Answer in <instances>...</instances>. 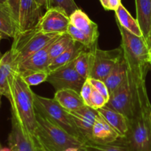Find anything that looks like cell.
<instances>
[{
    "label": "cell",
    "mask_w": 151,
    "mask_h": 151,
    "mask_svg": "<svg viewBox=\"0 0 151 151\" xmlns=\"http://www.w3.org/2000/svg\"><path fill=\"white\" fill-rule=\"evenodd\" d=\"M70 21L64 10L58 7H50L46 10L37 25L38 29L45 33H67Z\"/></svg>",
    "instance_id": "9c48e42d"
},
{
    "label": "cell",
    "mask_w": 151,
    "mask_h": 151,
    "mask_svg": "<svg viewBox=\"0 0 151 151\" xmlns=\"http://www.w3.org/2000/svg\"><path fill=\"white\" fill-rule=\"evenodd\" d=\"M0 151H11L10 147H1Z\"/></svg>",
    "instance_id": "60d3db41"
},
{
    "label": "cell",
    "mask_w": 151,
    "mask_h": 151,
    "mask_svg": "<svg viewBox=\"0 0 151 151\" xmlns=\"http://www.w3.org/2000/svg\"><path fill=\"white\" fill-rule=\"evenodd\" d=\"M67 33L72 37V39L75 41L81 43L83 45L85 46L86 48L92 49L94 46L97 44V43H94L86 34H84L82 31L78 30L72 25L69 23V27L67 29Z\"/></svg>",
    "instance_id": "f1b7e54d"
},
{
    "label": "cell",
    "mask_w": 151,
    "mask_h": 151,
    "mask_svg": "<svg viewBox=\"0 0 151 151\" xmlns=\"http://www.w3.org/2000/svg\"><path fill=\"white\" fill-rule=\"evenodd\" d=\"M36 1L41 8H44L46 10L51 7L50 0H36Z\"/></svg>",
    "instance_id": "e575fe53"
},
{
    "label": "cell",
    "mask_w": 151,
    "mask_h": 151,
    "mask_svg": "<svg viewBox=\"0 0 151 151\" xmlns=\"http://www.w3.org/2000/svg\"><path fill=\"white\" fill-rule=\"evenodd\" d=\"M0 5L7 6V0H0Z\"/></svg>",
    "instance_id": "f35d334b"
},
{
    "label": "cell",
    "mask_w": 151,
    "mask_h": 151,
    "mask_svg": "<svg viewBox=\"0 0 151 151\" xmlns=\"http://www.w3.org/2000/svg\"><path fill=\"white\" fill-rule=\"evenodd\" d=\"M83 147L89 151H131L124 138H119L112 143L105 144L86 142Z\"/></svg>",
    "instance_id": "484cf974"
},
{
    "label": "cell",
    "mask_w": 151,
    "mask_h": 151,
    "mask_svg": "<svg viewBox=\"0 0 151 151\" xmlns=\"http://www.w3.org/2000/svg\"><path fill=\"white\" fill-rule=\"evenodd\" d=\"M10 91L8 100L11 105L12 114L33 137L37 125L34 93L16 71L13 73L10 79Z\"/></svg>",
    "instance_id": "7a4b0ae2"
},
{
    "label": "cell",
    "mask_w": 151,
    "mask_h": 151,
    "mask_svg": "<svg viewBox=\"0 0 151 151\" xmlns=\"http://www.w3.org/2000/svg\"><path fill=\"white\" fill-rule=\"evenodd\" d=\"M128 76V66L123 56L116 63L110 73L109 74L104 82L106 83L109 93H112L118 88Z\"/></svg>",
    "instance_id": "44dd1931"
},
{
    "label": "cell",
    "mask_w": 151,
    "mask_h": 151,
    "mask_svg": "<svg viewBox=\"0 0 151 151\" xmlns=\"http://www.w3.org/2000/svg\"><path fill=\"white\" fill-rule=\"evenodd\" d=\"M92 52L91 49H86L81 52L74 61V67L77 72L85 79L89 78L91 68Z\"/></svg>",
    "instance_id": "d4e9b609"
},
{
    "label": "cell",
    "mask_w": 151,
    "mask_h": 151,
    "mask_svg": "<svg viewBox=\"0 0 151 151\" xmlns=\"http://www.w3.org/2000/svg\"><path fill=\"white\" fill-rule=\"evenodd\" d=\"M70 24L82 31L94 43H97L99 36L98 26L95 22H92L88 15L81 9H77L69 16Z\"/></svg>",
    "instance_id": "2e32d148"
},
{
    "label": "cell",
    "mask_w": 151,
    "mask_h": 151,
    "mask_svg": "<svg viewBox=\"0 0 151 151\" xmlns=\"http://www.w3.org/2000/svg\"><path fill=\"white\" fill-rule=\"evenodd\" d=\"M54 99L67 111H72L86 105L80 93L72 89H61L55 91Z\"/></svg>",
    "instance_id": "d6986e66"
},
{
    "label": "cell",
    "mask_w": 151,
    "mask_h": 151,
    "mask_svg": "<svg viewBox=\"0 0 151 151\" xmlns=\"http://www.w3.org/2000/svg\"><path fill=\"white\" fill-rule=\"evenodd\" d=\"M74 61L66 66L49 73L47 81L53 86L55 91L61 89H72L78 93L81 92L86 79L77 72L74 67Z\"/></svg>",
    "instance_id": "ba28073f"
},
{
    "label": "cell",
    "mask_w": 151,
    "mask_h": 151,
    "mask_svg": "<svg viewBox=\"0 0 151 151\" xmlns=\"http://www.w3.org/2000/svg\"><path fill=\"white\" fill-rule=\"evenodd\" d=\"M116 22L126 30L137 36H143L142 32L137 19H134L131 13L122 4L115 10Z\"/></svg>",
    "instance_id": "603a6c76"
},
{
    "label": "cell",
    "mask_w": 151,
    "mask_h": 151,
    "mask_svg": "<svg viewBox=\"0 0 151 151\" xmlns=\"http://www.w3.org/2000/svg\"><path fill=\"white\" fill-rule=\"evenodd\" d=\"M72 117L75 126L86 142H90L91 139L93 125L98 115V111L89 106L85 105L72 111H68Z\"/></svg>",
    "instance_id": "7c38bea8"
},
{
    "label": "cell",
    "mask_w": 151,
    "mask_h": 151,
    "mask_svg": "<svg viewBox=\"0 0 151 151\" xmlns=\"http://www.w3.org/2000/svg\"><path fill=\"white\" fill-rule=\"evenodd\" d=\"M100 2H101V4L103 5V7H104L106 10H109V0H100Z\"/></svg>",
    "instance_id": "d590c367"
},
{
    "label": "cell",
    "mask_w": 151,
    "mask_h": 151,
    "mask_svg": "<svg viewBox=\"0 0 151 151\" xmlns=\"http://www.w3.org/2000/svg\"><path fill=\"white\" fill-rule=\"evenodd\" d=\"M106 106L122 113L131 121L133 116V98L129 76L116 90L110 93Z\"/></svg>",
    "instance_id": "30bf717a"
},
{
    "label": "cell",
    "mask_w": 151,
    "mask_h": 151,
    "mask_svg": "<svg viewBox=\"0 0 151 151\" xmlns=\"http://www.w3.org/2000/svg\"><path fill=\"white\" fill-rule=\"evenodd\" d=\"M92 60L89 78L104 81L123 56L121 47L111 50L99 49L97 44L91 49Z\"/></svg>",
    "instance_id": "52a82bcc"
},
{
    "label": "cell",
    "mask_w": 151,
    "mask_h": 151,
    "mask_svg": "<svg viewBox=\"0 0 151 151\" xmlns=\"http://www.w3.org/2000/svg\"><path fill=\"white\" fill-rule=\"evenodd\" d=\"M60 35V33H43L37 26L28 30L18 32L13 38L10 48L15 67L16 68L19 64L42 49Z\"/></svg>",
    "instance_id": "5b68a950"
},
{
    "label": "cell",
    "mask_w": 151,
    "mask_h": 151,
    "mask_svg": "<svg viewBox=\"0 0 151 151\" xmlns=\"http://www.w3.org/2000/svg\"><path fill=\"white\" fill-rule=\"evenodd\" d=\"M21 0H7V7L11 13L12 16L19 25V6H20Z\"/></svg>",
    "instance_id": "836d02e7"
},
{
    "label": "cell",
    "mask_w": 151,
    "mask_h": 151,
    "mask_svg": "<svg viewBox=\"0 0 151 151\" xmlns=\"http://www.w3.org/2000/svg\"><path fill=\"white\" fill-rule=\"evenodd\" d=\"M16 71L11 51L7 50L0 59V94L10 98V82L13 73Z\"/></svg>",
    "instance_id": "ac0fdd59"
},
{
    "label": "cell",
    "mask_w": 151,
    "mask_h": 151,
    "mask_svg": "<svg viewBox=\"0 0 151 151\" xmlns=\"http://www.w3.org/2000/svg\"><path fill=\"white\" fill-rule=\"evenodd\" d=\"M93 87L91 84H90L89 81L88 80H86L85 83L83 85L82 88H81L80 94H81V97L83 99L84 102L87 106L90 107V99H91V93H92Z\"/></svg>",
    "instance_id": "d6a6232c"
},
{
    "label": "cell",
    "mask_w": 151,
    "mask_h": 151,
    "mask_svg": "<svg viewBox=\"0 0 151 151\" xmlns=\"http://www.w3.org/2000/svg\"><path fill=\"white\" fill-rule=\"evenodd\" d=\"M86 49H88L78 41H74L70 47L65 50L63 53L54 59L48 67V72H52L55 70L64 67L73 62L78 56V55Z\"/></svg>",
    "instance_id": "ffe728a7"
},
{
    "label": "cell",
    "mask_w": 151,
    "mask_h": 151,
    "mask_svg": "<svg viewBox=\"0 0 151 151\" xmlns=\"http://www.w3.org/2000/svg\"><path fill=\"white\" fill-rule=\"evenodd\" d=\"M146 41H147V45H148L149 47H151V30L150 31V33H149V35L148 36H147V38H146Z\"/></svg>",
    "instance_id": "8d00e7d4"
},
{
    "label": "cell",
    "mask_w": 151,
    "mask_h": 151,
    "mask_svg": "<svg viewBox=\"0 0 151 151\" xmlns=\"http://www.w3.org/2000/svg\"><path fill=\"white\" fill-rule=\"evenodd\" d=\"M34 102L37 113L64 130L71 136L86 142L75 126L69 113L54 99H49L34 93Z\"/></svg>",
    "instance_id": "8992f818"
},
{
    "label": "cell",
    "mask_w": 151,
    "mask_h": 151,
    "mask_svg": "<svg viewBox=\"0 0 151 151\" xmlns=\"http://www.w3.org/2000/svg\"><path fill=\"white\" fill-rule=\"evenodd\" d=\"M119 138L120 136L116 133V130L100 113H98L93 125L91 139L90 142L105 144L112 143Z\"/></svg>",
    "instance_id": "9a60e30c"
},
{
    "label": "cell",
    "mask_w": 151,
    "mask_h": 151,
    "mask_svg": "<svg viewBox=\"0 0 151 151\" xmlns=\"http://www.w3.org/2000/svg\"><path fill=\"white\" fill-rule=\"evenodd\" d=\"M3 38H6V37L4 36L1 33H0V42H1V40ZM1 52H0V59H1Z\"/></svg>",
    "instance_id": "ab89813d"
},
{
    "label": "cell",
    "mask_w": 151,
    "mask_h": 151,
    "mask_svg": "<svg viewBox=\"0 0 151 151\" xmlns=\"http://www.w3.org/2000/svg\"><path fill=\"white\" fill-rule=\"evenodd\" d=\"M107 102V99L93 87L91 99H90V107L97 110L106 106Z\"/></svg>",
    "instance_id": "4dcf8cb0"
},
{
    "label": "cell",
    "mask_w": 151,
    "mask_h": 151,
    "mask_svg": "<svg viewBox=\"0 0 151 151\" xmlns=\"http://www.w3.org/2000/svg\"><path fill=\"white\" fill-rule=\"evenodd\" d=\"M121 34V49L130 76L146 79L149 65V47L143 36H137L117 23Z\"/></svg>",
    "instance_id": "3957f363"
},
{
    "label": "cell",
    "mask_w": 151,
    "mask_h": 151,
    "mask_svg": "<svg viewBox=\"0 0 151 151\" xmlns=\"http://www.w3.org/2000/svg\"><path fill=\"white\" fill-rule=\"evenodd\" d=\"M87 80L89 81V83L91 84V86H92L96 90H97L100 94L103 95V96L107 99L108 102H109V97H110V93H109V89H108L107 86H106V83L103 81H102V80L96 79V78H88Z\"/></svg>",
    "instance_id": "1f68e13d"
},
{
    "label": "cell",
    "mask_w": 151,
    "mask_h": 151,
    "mask_svg": "<svg viewBox=\"0 0 151 151\" xmlns=\"http://www.w3.org/2000/svg\"><path fill=\"white\" fill-rule=\"evenodd\" d=\"M149 62H150V65H151V47H149Z\"/></svg>",
    "instance_id": "b9f144b4"
},
{
    "label": "cell",
    "mask_w": 151,
    "mask_h": 151,
    "mask_svg": "<svg viewBox=\"0 0 151 151\" xmlns=\"http://www.w3.org/2000/svg\"><path fill=\"white\" fill-rule=\"evenodd\" d=\"M97 111L116 130L120 138H125L127 136L130 127V120L125 115L106 105Z\"/></svg>",
    "instance_id": "e0dca14e"
},
{
    "label": "cell",
    "mask_w": 151,
    "mask_h": 151,
    "mask_svg": "<svg viewBox=\"0 0 151 151\" xmlns=\"http://www.w3.org/2000/svg\"><path fill=\"white\" fill-rule=\"evenodd\" d=\"M50 4L51 7H58L64 10L69 16L78 9L74 0H50Z\"/></svg>",
    "instance_id": "f546056e"
},
{
    "label": "cell",
    "mask_w": 151,
    "mask_h": 151,
    "mask_svg": "<svg viewBox=\"0 0 151 151\" xmlns=\"http://www.w3.org/2000/svg\"><path fill=\"white\" fill-rule=\"evenodd\" d=\"M129 76V74H128ZM133 98V116L124 139L131 151H151V104L145 79L129 76Z\"/></svg>",
    "instance_id": "6da1fadb"
},
{
    "label": "cell",
    "mask_w": 151,
    "mask_h": 151,
    "mask_svg": "<svg viewBox=\"0 0 151 151\" xmlns=\"http://www.w3.org/2000/svg\"><path fill=\"white\" fill-rule=\"evenodd\" d=\"M1 96H2V95L0 94V106H1Z\"/></svg>",
    "instance_id": "f6af8a7d"
},
{
    "label": "cell",
    "mask_w": 151,
    "mask_h": 151,
    "mask_svg": "<svg viewBox=\"0 0 151 151\" xmlns=\"http://www.w3.org/2000/svg\"><path fill=\"white\" fill-rule=\"evenodd\" d=\"M37 147H38V151H45V150H43L42 148L39 147L37 146Z\"/></svg>",
    "instance_id": "ee69618b"
},
{
    "label": "cell",
    "mask_w": 151,
    "mask_h": 151,
    "mask_svg": "<svg viewBox=\"0 0 151 151\" xmlns=\"http://www.w3.org/2000/svg\"><path fill=\"white\" fill-rule=\"evenodd\" d=\"M19 32V25L12 16L8 7L0 5V33L6 38H14Z\"/></svg>",
    "instance_id": "cb8c5ba5"
},
{
    "label": "cell",
    "mask_w": 151,
    "mask_h": 151,
    "mask_svg": "<svg viewBox=\"0 0 151 151\" xmlns=\"http://www.w3.org/2000/svg\"><path fill=\"white\" fill-rule=\"evenodd\" d=\"M79 147H68L63 151H78Z\"/></svg>",
    "instance_id": "74e56055"
},
{
    "label": "cell",
    "mask_w": 151,
    "mask_h": 151,
    "mask_svg": "<svg viewBox=\"0 0 151 151\" xmlns=\"http://www.w3.org/2000/svg\"><path fill=\"white\" fill-rule=\"evenodd\" d=\"M73 42L74 40L72 39V37H71L67 33L61 34L60 36L58 37V38L52 43L51 47H50V63H51V62H52L55 58H57L58 56H60L61 53H63L65 50H67Z\"/></svg>",
    "instance_id": "4316f807"
},
{
    "label": "cell",
    "mask_w": 151,
    "mask_h": 151,
    "mask_svg": "<svg viewBox=\"0 0 151 151\" xmlns=\"http://www.w3.org/2000/svg\"><path fill=\"white\" fill-rule=\"evenodd\" d=\"M41 7L36 0H21L19 6V32L35 28L42 17Z\"/></svg>",
    "instance_id": "4fadbf2b"
},
{
    "label": "cell",
    "mask_w": 151,
    "mask_h": 151,
    "mask_svg": "<svg viewBox=\"0 0 151 151\" xmlns=\"http://www.w3.org/2000/svg\"><path fill=\"white\" fill-rule=\"evenodd\" d=\"M1 145H0V150H1Z\"/></svg>",
    "instance_id": "bcb514c9"
},
{
    "label": "cell",
    "mask_w": 151,
    "mask_h": 151,
    "mask_svg": "<svg viewBox=\"0 0 151 151\" xmlns=\"http://www.w3.org/2000/svg\"><path fill=\"white\" fill-rule=\"evenodd\" d=\"M78 151H89V150H88L86 149L83 146H82V147H79Z\"/></svg>",
    "instance_id": "7bdbcfd3"
},
{
    "label": "cell",
    "mask_w": 151,
    "mask_h": 151,
    "mask_svg": "<svg viewBox=\"0 0 151 151\" xmlns=\"http://www.w3.org/2000/svg\"><path fill=\"white\" fill-rule=\"evenodd\" d=\"M58 38V37H57ZM50 41L49 44L38 52L32 54L24 61L21 62L16 66V71L17 73H22L28 70H47L50 63V49L51 44L55 40Z\"/></svg>",
    "instance_id": "5bb4252c"
},
{
    "label": "cell",
    "mask_w": 151,
    "mask_h": 151,
    "mask_svg": "<svg viewBox=\"0 0 151 151\" xmlns=\"http://www.w3.org/2000/svg\"><path fill=\"white\" fill-rule=\"evenodd\" d=\"M19 75L24 81L31 87L47 81L49 72L47 70H28L19 73Z\"/></svg>",
    "instance_id": "83f0119b"
},
{
    "label": "cell",
    "mask_w": 151,
    "mask_h": 151,
    "mask_svg": "<svg viewBox=\"0 0 151 151\" xmlns=\"http://www.w3.org/2000/svg\"><path fill=\"white\" fill-rule=\"evenodd\" d=\"M37 125L33 134L36 145L45 151H63L68 147H81L86 142L53 124L36 112Z\"/></svg>",
    "instance_id": "277c9868"
},
{
    "label": "cell",
    "mask_w": 151,
    "mask_h": 151,
    "mask_svg": "<svg viewBox=\"0 0 151 151\" xmlns=\"http://www.w3.org/2000/svg\"><path fill=\"white\" fill-rule=\"evenodd\" d=\"M137 7V20L147 38L151 30V0H135Z\"/></svg>",
    "instance_id": "7402d4cb"
},
{
    "label": "cell",
    "mask_w": 151,
    "mask_h": 151,
    "mask_svg": "<svg viewBox=\"0 0 151 151\" xmlns=\"http://www.w3.org/2000/svg\"><path fill=\"white\" fill-rule=\"evenodd\" d=\"M11 151H38L33 137L26 131L14 115L11 117V130L8 136Z\"/></svg>",
    "instance_id": "8fae6325"
}]
</instances>
